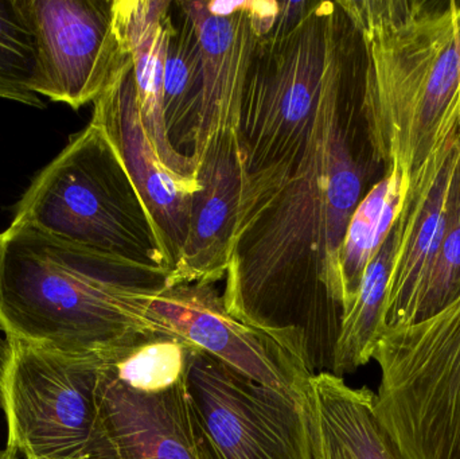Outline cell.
I'll use <instances>...</instances> for the list:
<instances>
[{
	"mask_svg": "<svg viewBox=\"0 0 460 459\" xmlns=\"http://www.w3.org/2000/svg\"><path fill=\"white\" fill-rule=\"evenodd\" d=\"M361 72L358 35L335 5L307 145L230 245L226 309L302 356L313 375L332 372L345 313L341 250L373 172L383 169L362 120Z\"/></svg>",
	"mask_w": 460,
	"mask_h": 459,
	"instance_id": "obj_1",
	"label": "cell"
},
{
	"mask_svg": "<svg viewBox=\"0 0 460 459\" xmlns=\"http://www.w3.org/2000/svg\"><path fill=\"white\" fill-rule=\"evenodd\" d=\"M170 274L11 224L0 234V331L110 366L170 336L150 315Z\"/></svg>",
	"mask_w": 460,
	"mask_h": 459,
	"instance_id": "obj_2",
	"label": "cell"
},
{
	"mask_svg": "<svg viewBox=\"0 0 460 459\" xmlns=\"http://www.w3.org/2000/svg\"><path fill=\"white\" fill-rule=\"evenodd\" d=\"M338 4L361 45V115L373 158L407 185L460 116V2Z\"/></svg>",
	"mask_w": 460,
	"mask_h": 459,
	"instance_id": "obj_3",
	"label": "cell"
},
{
	"mask_svg": "<svg viewBox=\"0 0 460 459\" xmlns=\"http://www.w3.org/2000/svg\"><path fill=\"white\" fill-rule=\"evenodd\" d=\"M334 8L335 2H283L275 26L260 37L241 108L234 229L281 185L307 145Z\"/></svg>",
	"mask_w": 460,
	"mask_h": 459,
	"instance_id": "obj_4",
	"label": "cell"
},
{
	"mask_svg": "<svg viewBox=\"0 0 460 459\" xmlns=\"http://www.w3.org/2000/svg\"><path fill=\"white\" fill-rule=\"evenodd\" d=\"M11 224L104 255L172 271L164 240L104 132L70 137L16 204Z\"/></svg>",
	"mask_w": 460,
	"mask_h": 459,
	"instance_id": "obj_5",
	"label": "cell"
},
{
	"mask_svg": "<svg viewBox=\"0 0 460 459\" xmlns=\"http://www.w3.org/2000/svg\"><path fill=\"white\" fill-rule=\"evenodd\" d=\"M375 411L402 459H460V296L412 325L383 329Z\"/></svg>",
	"mask_w": 460,
	"mask_h": 459,
	"instance_id": "obj_6",
	"label": "cell"
},
{
	"mask_svg": "<svg viewBox=\"0 0 460 459\" xmlns=\"http://www.w3.org/2000/svg\"><path fill=\"white\" fill-rule=\"evenodd\" d=\"M97 358L67 355L4 337L0 409L7 447L24 459H81L102 447Z\"/></svg>",
	"mask_w": 460,
	"mask_h": 459,
	"instance_id": "obj_7",
	"label": "cell"
},
{
	"mask_svg": "<svg viewBox=\"0 0 460 459\" xmlns=\"http://www.w3.org/2000/svg\"><path fill=\"white\" fill-rule=\"evenodd\" d=\"M185 382L199 459H310L299 393L260 384L199 349Z\"/></svg>",
	"mask_w": 460,
	"mask_h": 459,
	"instance_id": "obj_8",
	"label": "cell"
},
{
	"mask_svg": "<svg viewBox=\"0 0 460 459\" xmlns=\"http://www.w3.org/2000/svg\"><path fill=\"white\" fill-rule=\"evenodd\" d=\"M34 38L31 91L80 110L104 92L120 62L113 0H19Z\"/></svg>",
	"mask_w": 460,
	"mask_h": 459,
	"instance_id": "obj_9",
	"label": "cell"
},
{
	"mask_svg": "<svg viewBox=\"0 0 460 459\" xmlns=\"http://www.w3.org/2000/svg\"><path fill=\"white\" fill-rule=\"evenodd\" d=\"M196 26L202 50V92L191 137L194 166L209 146L238 139L243 92L260 37L278 21L281 2H177Z\"/></svg>",
	"mask_w": 460,
	"mask_h": 459,
	"instance_id": "obj_10",
	"label": "cell"
},
{
	"mask_svg": "<svg viewBox=\"0 0 460 459\" xmlns=\"http://www.w3.org/2000/svg\"><path fill=\"white\" fill-rule=\"evenodd\" d=\"M150 315L170 336L267 387L302 395L314 376L280 340L233 317L216 283L169 286L154 299Z\"/></svg>",
	"mask_w": 460,
	"mask_h": 459,
	"instance_id": "obj_11",
	"label": "cell"
},
{
	"mask_svg": "<svg viewBox=\"0 0 460 459\" xmlns=\"http://www.w3.org/2000/svg\"><path fill=\"white\" fill-rule=\"evenodd\" d=\"M91 123L104 132L123 162L174 269L188 236L194 196L201 185L199 180L175 174L159 158L142 121L134 67L124 49L110 84L93 102Z\"/></svg>",
	"mask_w": 460,
	"mask_h": 459,
	"instance_id": "obj_12",
	"label": "cell"
},
{
	"mask_svg": "<svg viewBox=\"0 0 460 459\" xmlns=\"http://www.w3.org/2000/svg\"><path fill=\"white\" fill-rule=\"evenodd\" d=\"M459 146L460 116L405 185L381 331L412 325L416 305L445 234L448 193Z\"/></svg>",
	"mask_w": 460,
	"mask_h": 459,
	"instance_id": "obj_13",
	"label": "cell"
},
{
	"mask_svg": "<svg viewBox=\"0 0 460 459\" xmlns=\"http://www.w3.org/2000/svg\"><path fill=\"white\" fill-rule=\"evenodd\" d=\"M185 380L162 393H137L105 366L99 388L104 439L93 455L199 459Z\"/></svg>",
	"mask_w": 460,
	"mask_h": 459,
	"instance_id": "obj_14",
	"label": "cell"
},
{
	"mask_svg": "<svg viewBox=\"0 0 460 459\" xmlns=\"http://www.w3.org/2000/svg\"><path fill=\"white\" fill-rule=\"evenodd\" d=\"M241 161L240 139L223 137L209 146L197 164L201 189L194 196L188 236L169 286L226 279L240 199Z\"/></svg>",
	"mask_w": 460,
	"mask_h": 459,
	"instance_id": "obj_15",
	"label": "cell"
},
{
	"mask_svg": "<svg viewBox=\"0 0 460 459\" xmlns=\"http://www.w3.org/2000/svg\"><path fill=\"white\" fill-rule=\"evenodd\" d=\"M170 0H113V22L129 54L146 132L161 161L175 174L197 180L193 158L172 145L164 116V73L174 29Z\"/></svg>",
	"mask_w": 460,
	"mask_h": 459,
	"instance_id": "obj_16",
	"label": "cell"
},
{
	"mask_svg": "<svg viewBox=\"0 0 460 459\" xmlns=\"http://www.w3.org/2000/svg\"><path fill=\"white\" fill-rule=\"evenodd\" d=\"M376 393L314 375L303 390L310 459H402L378 422Z\"/></svg>",
	"mask_w": 460,
	"mask_h": 459,
	"instance_id": "obj_17",
	"label": "cell"
},
{
	"mask_svg": "<svg viewBox=\"0 0 460 459\" xmlns=\"http://www.w3.org/2000/svg\"><path fill=\"white\" fill-rule=\"evenodd\" d=\"M397 237L399 221L396 218L385 242L365 269L353 304L343 314L332 364V374L335 376L353 374L372 360L373 349L381 331Z\"/></svg>",
	"mask_w": 460,
	"mask_h": 459,
	"instance_id": "obj_18",
	"label": "cell"
},
{
	"mask_svg": "<svg viewBox=\"0 0 460 459\" xmlns=\"http://www.w3.org/2000/svg\"><path fill=\"white\" fill-rule=\"evenodd\" d=\"M404 190L402 172L386 169L351 216L340 258L345 313L358 293L365 269L396 223Z\"/></svg>",
	"mask_w": 460,
	"mask_h": 459,
	"instance_id": "obj_19",
	"label": "cell"
},
{
	"mask_svg": "<svg viewBox=\"0 0 460 459\" xmlns=\"http://www.w3.org/2000/svg\"><path fill=\"white\" fill-rule=\"evenodd\" d=\"M181 15L182 22L178 26L174 23L167 45L164 73V116L172 145L182 153V146H190L199 119L202 92V50L193 22L182 11Z\"/></svg>",
	"mask_w": 460,
	"mask_h": 459,
	"instance_id": "obj_20",
	"label": "cell"
},
{
	"mask_svg": "<svg viewBox=\"0 0 460 459\" xmlns=\"http://www.w3.org/2000/svg\"><path fill=\"white\" fill-rule=\"evenodd\" d=\"M193 349L196 348L178 337H156L110 364L108 369L131 390L162 393L185 379Z\"/></svg>",
	"mask_w": 460,
	"mask_h": 459,
	"instance_id": "obj_21",
	"label": "cell"
},
{
	"mask_svg": "<svg viewBox=\"0 0 460 459\" xmlns=\"http://www.w3.org/2000/svg\"><path fill=\"white\" fill-rule=\"evenodd\" d=\"M34 38L19 0H0V100L45 108L31 91Z\"/></svg>",
	"mask_w": 460,
	"mask_h": 459,
	"instance_id": "obj_22",
	"label": "cell"
},
{
	"mask_svg": "<svg viewBox=\"0 0 460 459\" xmlns=\"http://www.w3.org/2000/svg\"><path fill=\"white\" fill-rule=\"evenodd\" d=\"M460 296V146L448 193L447 221L439 252L416 305L412 323L442 312Z\"/></svg>",
	"mask_w": 460,
	"mask_h": 459,
	"instance_id": "obj_23",
	"label": "cell"
},
{
	"mask_svg": "<svg viewBox=\"0 0 460 459\" xmlns=\"http://www.w3.org/2000/svg\"><path fill=\"white\" fill-rule=\"evenodd\" d=\"M19 453L11 447L5 446V449L0 450V459H18Z\"/></svg>",
	"mask_w": 460,
	"mask_h": 459,
	"instance_id": "obj_24",
	"label": "cell"
},
{
	"mask_svg": "<svg viewBox=\"0 0 460 459\" xmlns=\"http://www.w3.org/2000/svg\"><path fill=\"white\" fill-rule=\"evenodd\" d=\"M81 459H120L115 457V455H88V457H84Z\"/></svg>",
	"mask_w": 460,
	"mask_h": 459,
	"instance_id": "obj_25",
	"label": "cell"
}]
</instances>
